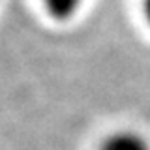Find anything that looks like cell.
<instances>
[{"label": "cell", "instance_id": "obj_1", "mask_svg": "<svg viewBox=\"0 0 150 150\" xmlns=\"http://www.w3.org/2000/svg\"><path fill=\"white\" fill-rule=\"evenodd\" d=\"M101 150H150V146L135 133H115L103 143Z\"/></svg>", "mask_w": 150, "mask_h": 150}, {"label": "cell", "instance_id": "obj_2", "mask_svg": "<svg viewBox=\"0 0 150 150\" xmlns=\"http://www.w3.org/2000/svg\"><path fill=\"white\" fill-rule=\"evenodd\" d=\"M79 2H81V0H45L49 11L53 13L54 17H60V19L71 15L75 9H77Z\"/></svg>", "mask_w": 150, "mask_h": 150}, {"label": "cell", "instance_id": "obj_3", "mask_svg": "<svg viewBox=\"0 0 150 150\" xmlns=\"http://www.w3.org/2000/svg\"><path fill=\"white\" fill-rule=\"evenodd\" d=\"M144 13H146V17L150 21V0H144Z\"/></svg>", "mask_w": 150, "mask_h": 150}]
</instances>
